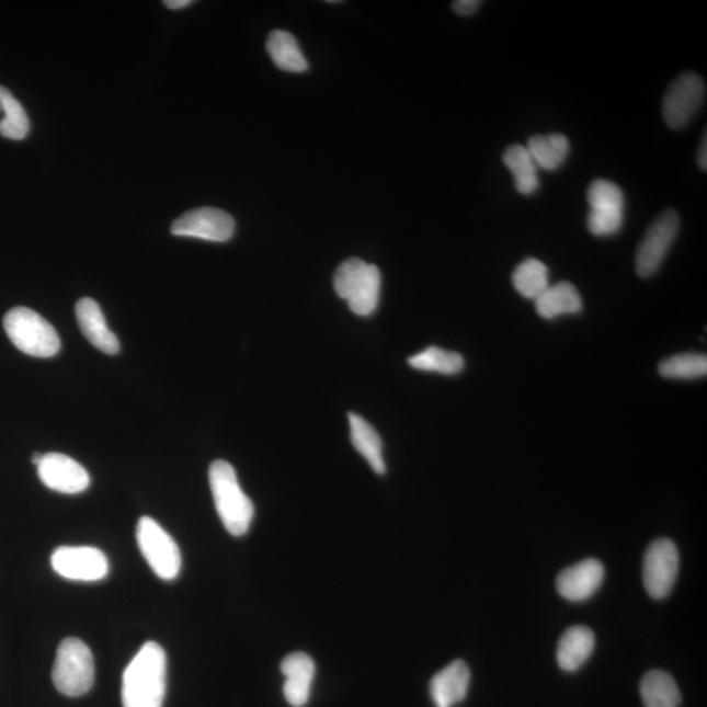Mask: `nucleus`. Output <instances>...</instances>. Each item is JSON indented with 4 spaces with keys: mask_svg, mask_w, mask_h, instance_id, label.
<instances>
[{
    "mask_svg": "<svg viewBox=\"0 0 707 707\" xmlns=\"http://www.w3.org/2000/svg\"><path fill=\"white\" fill-rule=\"evenodd\" d=\"M166 684V651L157 642H147L124 672V707H163Z\"/></svg>",
    "mask_w": 707,
    "mask_h": 707,
    "instance_id": "nucleus-1",
    "label": "nucleus"
},
{
    "mask_svg": "<svg viewBox=\"0 0 707 707\" xmlns=\"http://www.w3.org/2000/svg\"><path fill=\"white\" fill-rule=\"evenodd\" d=\"M215 508L225 528L232 536L246 535L254 516L251 498L242 491L238 476L230 463L214 461L208 469Z\"/></svg>",
    "mask_w": 707,
    "mask_h": 707,
    "instance_id": "nucleus-2",
    "label": "nucleus"
},
{
    "mask_svg": "<svg viewBox=\"0 0 707 707\" xmlns=\"http://www.w3.org/2000/svg\"><path fill=\"white\" fill-rule=\"evenodd\" d=\"M333 285L337 295L347 301L353 313L365 318L376 311L381 287L377 266L358 258L349 259L337 269Z\"/></svg>",
    "mask_w": 707,
    "mask_h": 707,
    "instance_id": "nucleus-3",
    "label": "nucleus"
},
{
    "mask_svg": "<svg viewBox=\"0 0 707 707\" xmlns=\"http://www.w3.org/2000/svg\"><path fill=\"white\" fill-rule=\"evenodd\" d=\"M3 327L13 345L24 354L36 358H52L59 353L60 340L57 330L33 309H10L4 316Z\"/></svg>",
    "mask_w": 707,
    "mask_h": 707,
    "instance_id": "nucleus-4",
    "label": "nucleus"
},
{
    "mask_svg": "<svg viewBox=\"0 0 707 707\" xmlns=\"http://www.w3.org/2000/svg\"><path fill=\"white\" fill-rule=\"evenodd\" d=\"M53 683L67 697L89 693L94 683V662L89 646L79 638H66L57 650Z\"/></svg>",
    "mask_w": 707,
    "mask_h": 707,
    "instance_id": "nucleus-5",
    "label": "nucleus"
},
{
    "mask_svg": "<svg viewBox=\"0 0 707 707\" xmlns=\"http://www.w3.org/2000/svg\"><path fill=\"white\" fill-rule=\"evenodd\" d=\"M137 543L141 556L150 565L155 574L164 581H173L179 577L183 565L180 548L170 534L152 517L139 518Z\"/></svg>",
    "mask_w": 707,
    "mask_h": 707,
    "instance_id": "nucleus-6",
    "label": "nucleus"
},
{
    "mask_svg": "<svg viewBox=\"0 0 707 707\" xmlns=\"http://www.w3.org/2000/svg\"><path fill=\"white\" fill-rule=\"evenodd\" d=\"M679 230L680 217L672 208L652 221L637 249L636 272L639 277L650 278L659 271L677 238Z\"/></svg>",
    "mask_w": 707,
    "mask_h": 707,
    "instance_id": "nucleus-7",
    "label": "nucleus"
},
{
    "mask_svg": "<svg viewBox=\"0 0 707 707\" xmlns=\"http://www.w3.org/2000/svg\"><path fill=\"white\" fill-rule=\"evenodd\" d=\"M706 96L705 80L697 73L685 72L666 90L662 113L671 129L680 130L702 110Z\"/></svg>",
    "mask_w": 707,
    "mask_h": 707,
    "instance_id": "nucleus-8",
    "label": "nucleus"
},
{
    "mask_svg": "<svg viewBox=\"0 0 707 707\" xmlns=\"http://www.w3.org/2000/svg\"><path fill=\"white\" fill-rule=\"evenodd\" d=\"M679 550L669 538L650 544L643 558V584L652 598H664L675 585L679 574Z\"/></svg>",
    "mask_w": 707,
    "mask_h": 707,
    "instance_id": "nucleus-9",
    "label": "nucleus"
},
{
    "mask_svg": "<svg viewBox=\"0 0 707 707\" xmlns=\"http://www.w3.org/2000/svg\"><path fill=\"white\" fill-rule=\"evenodd\" d=\"M52 568L58 575L79 582H99L110 574V561L92 547H59L53 551Z\"/></svg>",
    "mask_w": 707,
    "mask_h": 707,
    "instance_id": "nucleus-10",
    "label": "nucleus"
},
{
    "mask_svg": "<svg viewBox=\"0 0 707 707\" xmlns=\"http://www.w3.org/2000/svg\"><path fill=\"white\" fill-rule=\"evenodd\" d=\"M235 228L230 214L215 207H199L174 220L171 232L180 238L226 242L232 238Z\"/></svg>",
    "mask_w": 707,
    "mask_h": 707,
    "instance_id": "nucleus-11",
    "label": "nucleus"
},
{
    "mask_svg": "<svg viewBox=\"0 0 707 707\" xmlns=\"http://www.w3.org/2000/svg\"><path fill=\"white\" fill-rule=\"evenodd\" d=\"M39 480L50 490L62 494H79L89 489L91 478L83 466L72 457L50 453L37 466Z\"/></svg>",
    "mask_w": 707,
    "mask_h": 707,
    "instance_id": "nucleus-12",
    "label": "nucleus"
},
{
    "mask_svg": "<svg viewBox=\"0 0 707 707\" xmlns=\"http://www.w3.org/2000/svg\"><path fill=\"white\" fill-rule=\"evenodd\" d=\"M604 581V566L595 558L584 560L565 569L557 577V591L566 601L584 602L601 589Z\"/></svg>",
    "mask_w": 707,
    "mask_h": 707,
    "instance_id": "nucleus-13",
    "label": "nucleus"
},
{
    "mask_svg": "<svg viewBox=\"0 0 707 707\" xmlns=\"http://www.w3.org/2000/svg\"><path fill=\"white\" fill-rule=\"evenodd\" d=\"M283 675L286 676L283 693L286 702L293 707L306 706L311 696V688L316 672V666L311 657L305 652H294V654L283 659L281 664Z\"/></svg>",
    "mask_w": 707,
    "mask_h": 707,
    "instance_id": "nucleus-14",
    "label": "nucleus"
},
{
    "mask_svg": "<svg viewBox=\"0 0 707 707\" xmlns=\"http://www.w3.org/2000/svg\"><path fill=\"white\" fill-rule=\"evenodd\" d=\"M469 684V666L463 660H455L431 680V699L435 707H454L466 699Z\"/></svg>",
    "mask_w": 707,
    "mask_h": 707,
    "instance_id": "nucleus-15",
    "label": "nucleus"
},
{
    "mask_svg": "<svg viewBox=\"0 0 707 707\" xmlns=\"http://www.w3.org/2000/svg\"><path fill=\"white\" fill-rule=\"evenodd\" d=\"M76 315L80 330L94 347L107 355L119 352V341L107 328L104 313L96 301L91 298L80 299L77 303Z\"/></svg>",
    "mask_w": 707,
    "mask_h": 707,
    "instance_id": "nucleus-16",
    "label": "nucleus"
},
{
    "mask_svg": "<svg viewBox=\"0 0 707 707\" xmlns=\"http://www.w3.org/2000/svg\"><path fill=\"white\" fill-rule=\"evenodd\" d=\"M595 649V635L588 626H571L558 642L557 662L566 672H575Z\"/></svg>",
    "mask_w": 707,
    "mask_h": 707,
    "instance_id": "nucleus-17",
    "label": "nucleus"
},
{
    "mask_svg": "<svg viewBox=\"0 0 707 707\" xmlns=\"http://www.w3.org/2000/svg\"><path fill=\"white\" fill-rule=\"evenodd\" d=\"M536 312L545 320H554L563 315H577L583 309V300L575 286L560 282L549 286L535 300Z\"/></svg>",
    "mask_w": 707,
    "mask_h": 707,
    "instance_id": "nucleus-18",
    "label": "nucleus"
},
{
    "mask_svg": "<svg viewBox=\"0 0 707 707\" xmlns=\"http://www.w3.org/2000/svg\"><path fill=\"white\" fill-rule=\"evenodd\" d=\"M350 437L353 446L365 457L369 467L377 475H386L387 466L384 461L383 442L379 433L361 415L355 413L349 414Z\"/></svg>",
    "mask_w": 707,
    "mask_h": 707,
    "instance_id": "nucleus-19",
    "label": "nucleus"
},
{
    "mask_svg": "<svg viewBox=\"0 0 707 707\" xmlns=\"http://www.w3.org/2000/svg\"><path fill=\"white\" fill-rule=\"evenodd\" d=\"M641 697L645 707H680L682 693L670 675L664 671H650L642 679Z\"/></svg>",
    "mask_w": 707,
    "mask_h": 707,
    "instance_id": "nucleus-20",
    "label": "nucleus"
},
{
    "mask_svg": "<svg viewBox=\"0 0 707 707\" xmlns=\"http://www.w3.org/2000/svg\"><path fill=\"white\" fill-rule=\"evenodd\" d=\"M525 147L537 168L548 172L560 170L570 152L569 139L563 134L532 137Z\"/></svg>",
    "mask_w": 707,
    "mask_h": 707,
    "instance_id": "nucleus-21",
    "label": "nucleus"
},
{
    "mask_svg": "<svg viewBox=\"0 0 707 707\" xmlns=\"http://www.w3.org/2000/svg\"><path fill=\"white\" fill-rule=\"evenodd\" d=\"M266 50L282 71L300 73L308 70V62L296 38L286 31H273L266 42Z\"/></svg>",
    "mask_w": 707,
    "mask_h": 707,
    "instance_id": "nucleus-22",
    "label": "nucleus"
},
{
    "mask_svg": "<svg viewBox=\"0 0 707 707\" xmlns=\"http://www.w3.org/2000/svg\"><path fill=\"white\" fill-rule=\"evenodd\" d=\"M503 163L513 174L516 191L523 195H532L540 186L538 168L532 159L527 147L522 145L510 146L503 153Z\"/></svg>",
    "mask_w": 707,
    "mask_h": 707,
    "instance_id": "nucleus-23",
    "label": "nucleus"
},
{
    "mask_svg": "<svg viewBox=\"0 0 707 707\" xmlns=\"http://www.w3.org/2000/svg\"><path fill=\"white\" fill-rule=\"evenodd\" d=\"M408 363L410 367L419 369V372L441 375L460 374L466 366V361L459 353L437 346L424 349L421 353L410 356Z\"/></svg>",
    "mask_w": 707,
    "mask_h": 707,
    "instance_id": "nucleus-24",
    "label": "nucleus"
},
{
    "mask_svg": "<svg viewBox=\"0 0 707 707\" xmlns=\"http://www.w3.org/2000/svg\"><path fill=\"white\" fill-rule=\"evenodd\" d=\"M513 285L523 298L536 300L550 286L549 269L540 260H524L513 273Z\"/></svg>",
    "mask_w": 707,
    "mask_h": 707,
    "instance_id": "nucleus-25",
    "label": "nucleus"
},
{
    "mask_svg": "<svg viewBox=\"0 0 707 707\" xmlns=\"http://www.w3.org/2000/svg\"><path fill=\"white\" fill-rule=\"evenodd\" d=\"M659 374L671 380H696L707 375L705 354L685 353L659 363Z\"/></svg>",
    "mask_w": 707,
    "mask_h": 707,
    "instance_id": "nucleus-26",
    "label": "nucleus"
},
{
    "mask_svg": "<svg viewBox=\"0 0 707 707\" xmlns=\"http://www.w3.org/2000/svg\"><path fill=\"white\" fill-rule=\"evenodd\" d=\"M0 105L5 113V118L0 123V136L12 140H22L28 136L30 119L23 105L2 85H0Z\"/></svg>",
    "mask_w": 707,
    "mask_h": 707,
    "instance_id": "nucleus-27",
    "label": "nucleus"
},
{
    "mask_svg": "<svg viewBox=\"0 0 707 707\" xmlns=\"http://www.w3.org/2000/svg\"><path fill=\"white\" fill-rule=\"evenodd\" d=\"M590 210L625 212V195L622 187L608 180H595L588 189Z\"/></svg>",
    "mask_w": 707,
    "mask_h": 707,
    "instance_id": "nucleus-28",
    "label": "nucleus"
},
{
    "mask_svg": "<svg viewBox=\"0 0 707 707\" xmlns=\"http://www.w3.org/2000/svg\"><path fill=\"white\" fill-rule=\"evenodd\" d=\"M625 212L590 210L588 217L589 231L597 238H608L622 230Z\"/></svg>",
    "mask_w": 707,
    "mask_h": 707,
    "instance_id": "nucleus-29",
    "label": "nucleus"
},
{
    "mask_svg": "<svg viewBox=\"0 0 707 707\" xmlns=\"http://www.w3.org/2000/svg\"><path fill=\"white\" fill-rule=\"evenodd\" d=\"M481 2L478 0H457L453 3V10L460 16H470L480 9Z\"/></svg>",
    "mask_w": 707,
    "mask_h": 707,
    "instance_id": "nucleus-30",
    "label": "nucleus"
},
{
    "mask_svg": "<svg viewBox=\"0 0 707 707\" xmlns=\"http://www.w3.org/2000/svg\"><path fill=\"white\" fill-rule=\"evenodd\" d=\"M706 136H707V134H706V130H705L704 136H703V140H702V146H699V150H698V155H697L698 166H699V168H702L703 171L707 170V153H706V151H707V139H706Z\"/></svg>",
    "mask_w": 707,
    "mask_h": 707,
    "instance_id": "nucleus-31",
    "label": "nucleus"
},
{
    "mask_svg": "<svg viewBox=\"0 0 707 707\" xmlns=\"http://www.w3.org/2000/svg\"><path fill=\"white\" fill-rule=\"evenodd\" d=\"M192 3V0H166L164 2L168 9L171 10L185 9V7L191 5Z\"/></svg>",
    "mask_w": 707,
    "mask_h": 707,
    "instance_id": "nucleus-32",
    "label": "nucleus"
},
{
    "mask_svg": "<svg viewBox=\"0 0 707 707\" xmlns=\"http://www.w3.org/2000/svg\"><path fill=\"white\" fill-rule=\"evenodd\" d=\"M43 456H44V454H37V453H36V454H33V456H32V463H33V464H35V466L37 467V466H38V464H39V463H42V460H43Z\"/></svg>",
    "mask_w": 707,
    "mask_h": 707,
    "instance_id": "nucleus-33",
    "label": "nucleus"
},
{
    "mask_svg": "<svg viewBox=\"0 0 707 707\" xmlns=\"http://www.w3.org/2000/svg\"><path fill=\"white\" fill-rule=\"evenodd\" d=\"M0 106H2V105H0Z\"/></svg>",
    "mask_w": 707,
    "mask_h": 707,
    "instance_id": "nucleus-34",
    "label": "nucleus"
}]
</instances>
